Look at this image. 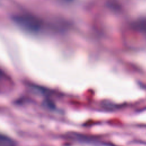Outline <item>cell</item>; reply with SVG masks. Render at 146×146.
Returning a JSON list of instances; mask_svg holds the SVG:
<instances>
[{
	"instance_id": "6da1fadb",
	"label": "cell",
	"mask_w": 146,
	"mask_h": 146,
	"mask_svg": "<svg viewBox=\"0 0 146 146\" xmlns=\"http://www.w3.org/2000/svg\"><path fill=\"white\" fill-rule=\"evenodd\" d=\"M14 21L20 26L32 31H38L42 27V22L36 17L28 14H23L14 17Z\"/></svg>"
},
{
	"instance_id": "7a4b0ae2",
	"label": "cell",
	"mask_w": 146,
	"mask_h": 146,
	"mask_svg": "<svg viewBox=\"0 0 146 146\" xmlns=\"http://www.w3.org/2000/svg\"><path fill=\"white\" fill-rule=\"evenodd\" d=\"M0 146H15V143L14 141L9 137L1 135L0 138Z\"/></svg>"
}]
</instances>
